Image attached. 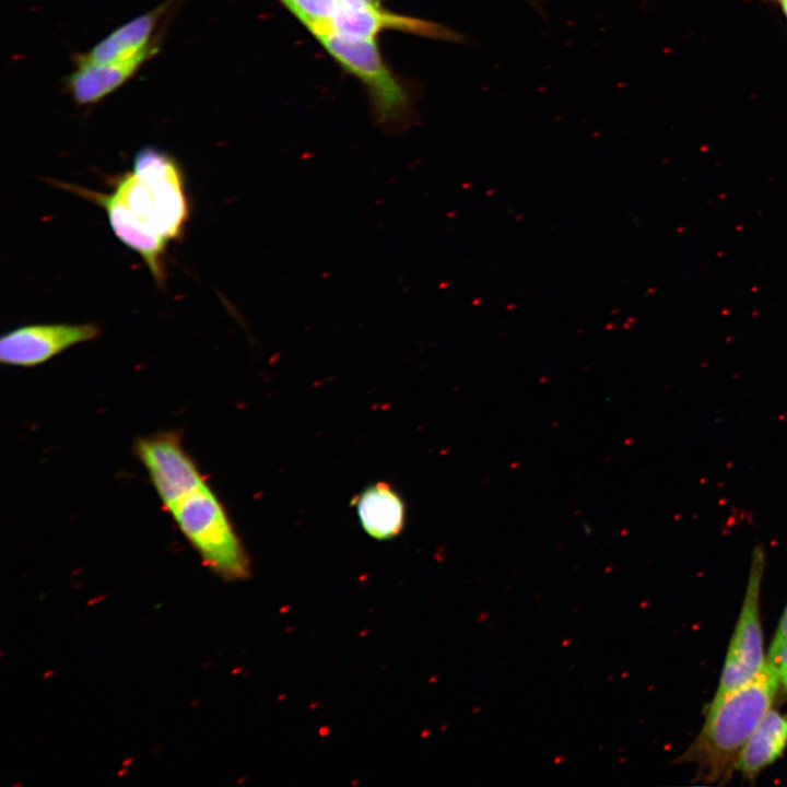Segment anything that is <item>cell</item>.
<instances>
[{"label":"cell","instance_id":"1","mask_svg":"<svg viewBox=\"0 0 787 787\" xmlns=\"http://www.w3.org/2000/svg\"><path fill=\"white\" fill-rule=\"evenodd\" d=\"M64 187L105 209L115 235L164 283L166 244L180 236L188 218L183 175L172 156L154 148L139 150L133 171L121 176L109 195Z\"/></svg>","mask_w":787,"mask_h":787},{"label":"cell","instance_id":"2","mask_svg":"<svg viewBox=\"0 0 787 787\" xmlns=\"http://www.w3.org/2000/svg\"><path fill=\"white\" fill-rule=\"evenodd\" d=\"M779 688L777 670L767 660L754 679L713 698L702 729L677 761L694 765L697 777L706 783L729 779L743 745L772 708Z\"/></svg>","mask_w":787,"mask_h":787},{"label":"cell","instance_id":"3","mask_svg":"<svg viewBox=\"0 0 787 787\" xmlns=\"http://www.w3.org/2000/svg\"><path fill=\"white\" fill-rule=\"evenodd\" d=\"M165 509L208 567L226 579L248 576V557L205 479L185 490Z\"/></svg>","mask_w":787,"mask_h":787},{"label":"cell","instance_id":"4","mask_svg":"<svg viewBox=\"0 0 787 787\" xmlns=\"http://www.w3.org/2000/svg\"><path fill=\"white\" fill-rule=\"evenodd\" d=\"M317 39L343 69L365 85L377 122L387 127H401L407 122L409 95L383 60L375 38L331 32Z\"/></svg>","mask_w":787,"mask_h":787},{"label":"cell","instance_id":"5","mask_svg":"<svg viewBox=\"0 0 787 787\" xmlns=\"http://www.w3.org/2000/svg\"><path fill=\"white\" fill-rule=\"evenodd\" d=\"M765 550L755 544L750 561L744 598L731 636L714 698L754 679L765 667L764 638L760 612L765 569Z\"/></svg>","mask_w":787,"mask_h":787},{"label":"cell","instance_id":"6","mask_svg":"<svg viewBox=\"0 0 787 787\" xmlns=\"http://www.w3.org/2000/svg\"><path fill=\"white\" fill-rule=\"evenodd\" d=\"M95 324H35L8 331L0 338V362L34 367L77 344L97 338Z\"/></svg>","mask_w":787,"mask_h":787},{"label":"cell","instance_id":"7","mask_svg":"<svg viewBox=\"0 0 787 787\" xmlns=\"http://www.w3.org/2000/svg\"><path fill=\"white\" fill-rule=\"evenodd\" d=\"M134 450L164 507L204 479L176 432L163 431L141 437Z\"/></svg>","mask_w":787,"mask_h":787},{"label":"cell","instance_id":"8","mask_svg":"<svg viewBox=\"0 0 787 787\" xmlns=\"http://www.w3.org/2000/svg\"><path fill=\"white\" fill-rule=\"evenodd\" d=\"M333 32L363 38H375L384 30H398L427 38L467 44L468 38L443 24L390 12L378 2L362 7L341 4L332 21Z\"/></svg>","mask_w":787,"mask_h":787},{"label":"cell","instance_id":"9","mask_svg":"<svg viewBox=\"0 0 787 787\" xmlns=\"http://www.w3.org/2000/svg\"><path fill=\"white\" fill-rule=\"evenodd\" d=\"M177 0H166L158 7L118 26L90 50L77 55L75 64L106 63L133 58L157 44V25Z\"/></svg>","mask_w":787,"mask_h":787},{"label":"cell","instance_id":"10","mask_svg":"<svg viewBox=\"0 0 787 787\" xmlns=\"http://www.w3.org/2000/svg\"><path fill=\"white\" fill-rule=\"evenodd\" d=\"M158 51V43L144 52L120 61L75 64L66 86L78 105H92L116 91Z\"/></svg>","mask_w":787,"mask_h":787},{"label":"cell","instance_id":"11","mask_svg":"<svg viewBox=\"0 0 787 787\" xmlns=\"http://www.w3.org/2000/svg\"><path fill=\"white\" fill-rule=\"evenodd\" d=\"M786 748L787 715L772 707L743 745L735 771L752 782L763 770L777 761Z\"/></svg>","mask_w":787,"mask_h":787},{"label":"cell","instance_id":"12","mask_svg":"<svg viewBox=\"0 0 787 787\" xmlns=\"http://www.w3.org/2000/svg\"><path fill=\"white\" fill-rule=\"evenodd\" d=\"M355 507L363 529L375 539H391L403 528L404 505L387 483L377 482L362 491Z\"/></svg>","mask_w":787,"mask_h":787},{"label":"cell","instance_id":"13","mask_svg":"<svg viewBox=\"0 0 787 787\" xmlns=\"http://www.w3.org/2000/svg\"><path fill=\"white\" fill-rule=\"evenodd\" d=\"M281 1L316 38L333 32L332 21L340 9V0Z\"/></svg>","mask_w":787,"mask_h":787},{"label":"cell","instance_id":"14","mask_svg":"<svg viewBox=\"0 0 787 787\" xmlns=\"http://www.w3.org/2000/svg\"><path fill=\"white\" fill-rule=\"evenodd\" d=\"M771 661L778 674L779 685L787 693V639L784 642L777 654L767 658Z\"/></svg>","mask_w":787,"mask_h":787},{"label":"cell","instance_id":"15","mask_svg":"<svg viewBox=\"0 0 787 787\" xmlns=\"http://www.w3.org/2000/svg\"><path fill=\"white\" fill-rule=\"evenodd\" d=\"M786 639H787V607L780 618V621L777 626L776 633L774 635L767 658L774 657Z\"/></svg>","mask_w":787,"mask_h":787},{"label":"cell","instance_id":"16","mask_svg":"<svg viewBox=\"0 0 787 787\" xmlns=\"http://www.w3.org/2000/svg\"><path fill=\"white\" fill-rule=\"evenodd\" d=\"M524 1L527 2L528 4H530L531 7H533L536 10L542 12L540 0H524Z\"/></svg>","mask_w":787,"mask_h":787},{"label":"cell","instance_id":"17","mask_svg":"<svg viewBox=\"0 0 787 787\" xmlns=\"http://www.w3.org/2000/svg\"><path fill=\"white\" fill-rule=\"evenodd\" d=\"M782 7L787 15V0H780Z\"/></svg>","mask_w":787,"mask_h":787}]
</instances>
